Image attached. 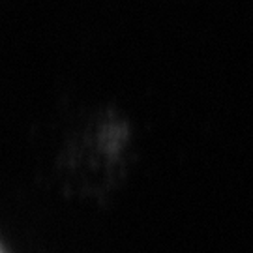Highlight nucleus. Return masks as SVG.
<instances>
[{
    "mask_svg": "<svg viewBox=\"0 0 253 253\" xmlns=\"http://www.w3.org/2000/svg\"><path fill=\"white\" fill-rule=\"evenodd\" d=\"M0 253H2V252H0Z\"/></svg>",
    "mask_w": 253,
    "mask_h": 253,
    "instance_id": "obj_1",
    "label": "nucleus"
}]
</instances>
